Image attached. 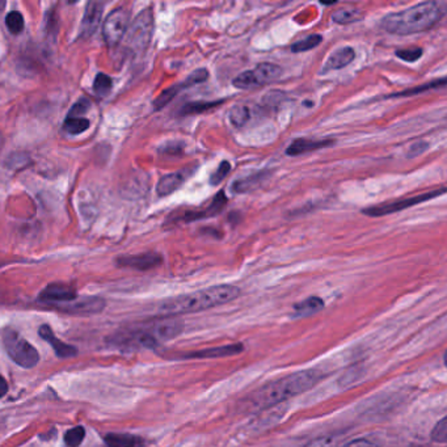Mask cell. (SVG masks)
I'll return each mask as SVG.
<instances>
[{"mask_svg":"<svg viewBox=\"0 0 447 447\" xmlns=\"http://www.w3.org/2000/svg\"><path fill=\"white\" fill-rule=\"evenodd\" d=\"M423 50L421 48H411V49H401V50H396V56L408 62V64H415L417 62L421 56H423Z\"/></svg>","mask_w":447,"mask_h":447,"instance_id":"836d02e7","label":"cell"},{"mask_svg":"<svg viewBox=\"0 0 447 447\" xmlns=\"http://www.w3.org/2000/svg\"><path fill=\"white\" fill-rule=\"evenodd\" d=\"M224 104V100L218 101H196V103H188L180 109L181 116H193V114H201V113L209 112L214 109L216 106Z\"/></svg>","mask_w":447,"mask_h":447,"instance_id":"603a6c76","label":"cell"},{"mask_svg":"<svg viewBox=\"0 0 447 447\" xmlns=\"http://www.w3.org/2000/svg\"><path fill=\"white\" fill-rule=\"evenodd\" d=\"M1 340L4 349L9 353V357L19 366L24 368H32L39 363L40 354L36 348L28 343L25 338L17 333L15 329L6 328L1 332Z\"/></svg>","mask_w":447,"mask_h":447,"instance_id":"277c9868","label":"cell"},{"mask_svg":"<svg viewBox=\"0 0 447 447\" xmlns=\"http://www.w3.org/2000/svg\"><path fill=\"white\" fill-rule=\"evenodd\" d=\"M228 119L235 128H243L251 119V109L247 105H235L230 111Z\"/></svg>","mask_w":447,"mask_h":447,"instance_id":"484cf974","label":"cell"},{"mask_svg":"<svg viewBox=\"0 0 447 447\" xmlns=\"http://www.w3.org/2000/svg\"><path fill=\"white\" fill-rule=\"evenodd\" d=\"M244 349V346L241 343H230V345H222V346H214V348H208V349H202V351H193L189 353H184L181 356V358L185 360H191V358H222V357H231L235 354H239Z\"/></svg>","mask_w":447,"mask_h":447,"instance_id":"4fadbf2b","label":"cell"},{"mask_svg":"<svg viewBox=\"0 0 447 447\" xmlns=\"http://www.w3.org/2000/svg\"><path fill=\"white\" fill-rule=\"evenodd\" d=\"M332 144H335L333 139L316 141V139H308V138H298L296 141H293L288 149H286V155H288V156H298V155H303V154H307V152L326 149V147H329Z\"/></svg>","mask_w":447,"mask_h":447,"instance_id":"2e32d148","label":"cell"},{"mask_svg":"<svg viewBox=\"0 0 447 447\" xmlns=\"http://www.w3.org/2000/svg\"><path fill=\"white\" fill-rule=\"evenodd\" d=\"M76 290L64 285V283H50L49 286L41 291L39 301L46 304H54V306H62L64 303H70L76 299Z\"/></svg>","mask_w":447,"mask_h":447,"instance_id":"8fae6325","label":"cell"},{"mask_svg":"<svg viewBox=\"0 0 447 447\" xmlns=\"http://www.w3.org/2000/svg\"><path fill=\"white\" fill-rule=\"evenodd\" d=\"M69 306H61L58 308L72 313H95L104 308L105 302L100 298H86L81 301H72Z\"/></svg>","mask_w":447,"mask_h":447,"instance_id":"d6986e66","label":"cell"},{"mask_svg":"<svg viewBox=\"0 0 447 447\" xmlns=\"http://www.w3.org/2000/svg\"><path fill=\"white\" fill-rule=\"evenodd\" d=\"M348 443V439L343 434H331L312 439L304 447H343Z\"/></svg>","mask_w":447,"mask_h":447,"instance_id":"d4e9b609","label":"cell"},{"mask_svg":"<svg viewBox=\"0 0 447 447\" xmlns=\"http://www.w3.org/2000/svg\"><path fill=\"white\" fill-rule=\"evenodd\" d=\"M343 447H379L374 442L366 438H357L353 441H348V443Z\"/></svg>","mask_w":447,"mask_h":447,"instance_id":"74e56055","label":"cell"},{"mask_svg":"<svg viewBox=\"0 0 447 447\" xmlns=\"http://www.w3.org/2000/svg\"><path fill=\"white\" fill-rule=\"evenodd\" d=\"M7 392H9V384L6 382V379L0 376V398H3Z\"/></svg>","mask_w":447,"mask_h":447,"instance_id":"f35d334b","label":"cell"},{"mask_svg":"<svg viewBox=\"0 0 447 447\" xmlns=\"http://www.w3.org/2000/svg\"><path fill=\"white\" fill-rule=\"evenodd\" d=\"M446 193L445 186L439 188V189H434L431 192L421 193V194H417L413 197H407V199H401V200L392 201V202H387V204H379V205H374V206H370V208L362 209V214L368 216H390L393 213H399L403 211L406 209L412 208L416 205H420L423 202H428V201L434 200L436 197L439 196H443Z\"/></svg>","mask_w":447,"mask_h":447,"instance_id":"8992f818","label":"cell"},{"mask_svg":"<svg viewBox=\"0 0 447 447\" xmlns=\"http://www.w3.org/2000/svg\"><path fill=\"white\" fill-rule=\"evenodd\" d=\"M227 204V199L224 196V191L216 194V197L211 201V204L208 208L204 210H191V211H185L179 216H174L171 222H194V221H200L204 218H211V216H218L222 213L224 206Z\"/></svg>","mask_w":447,"mask_h":447,"instance_id":"30bf717a","label":"cell"},{"mask_svg":"<svg viewBox=\"0 0 447 447\" xmlns=\"http://www.w3.org/2000/svg\"><path fill=\"white\" fill-rule=\"evenodd\" d=\"M39 333H40L41 337H42L45 341H48V343H50V346L54 349L58 357H61V358H69V357H74V356L76 354V348H74V346L69 345V343H62V341L53 333L51 328L49 327V326H42V327L40 328V331H39Z\"/></svg>","mask_w":447,"mask_h":447,"instance_id":"ac0fdd59","label":"cell"},{"mask_svg":"<svg viewBox=\"0 0 447 447\" xmlns=\"http://www.w3.org/2000/svg\"><path fill=\"white\" fill-rule=\"evenodd\" d=\"M86 437V431L83 426L72 428L64 434V442L69 447H79Z\"/></svg>","mask_w":447,"mask_h":447,"instance_id":"4dcf8cb0","label":"cell"},{"mask_svg":"<svg viewBox=\"0 0 447 447\" xmlns=\"http://www.w3.org/2000/svg\"><path fill=\"white\" fill-rule=\"evenodd\" d=\"M104 3L101 1H89L86 9V14L81 21L80 26V34L81 37H91L94 33L96 32L97 26L100 24L101 15H103Z\"/></svg>","mask_w":447,"mask_h":447,"instance_id":"9a60e30c","label":"cell"},{"mask_svg":"<svg viewBox=\"0 0 447 447\" xmlns=\"http://www.w3.org/2000/svg\"><path fill=\"white\" fill-rule=\"evenodd\" d=\"M431 439L437 443H446L447 442V423L446 417L439 420L434 429L431 431Z\"/></svg>","mask_w":447,"mask_h":447,"instance_id":"e575fe53","label":"cell"},{"mask_svg":"<svg viewBox=\"0 0 447 447\" xmlns=\"http://www.w3.org/2000/svg\"><path fill=\"white\" fill-rule=\"evenodd\" d=\"M362 17V12L360 9H337L332 14V20L336 24H351L358 21Z\"/></svg>","mask_w":447,"mask_h":447,"instance_id":"4316f807","label":"cell"},{"mask_svg":"<svg viewBox=\"0 0 447 447\" xmlns=\"http://www.w3.org/2000/svg\"><path fill=\"white\" fill-rule=\"evenodd\" d=\"M282 75V69L274 64H257L255 69L241 72L235 79L232 80L233 87L238 89H255V88L268 86L273 81L278 80Z\"/></svg>","mask_w":447,"mask_h":447,"instance_id":"5b68a950","label":"cell"},{"mask_svg":"<svg viewBox=\"0 0 447 447\" xmlns=\"http://www.w3.org/2000/svg\"><path fill=\"white\" fill-rule=\"evenodd\" d=\"M321 41H323V37L320 34H311L303 40L296 41L290 49L293 53H304V51H310L312 49L318 48Z\"/></svg>","mask_w":447,"mask_h":447,"instance_id":"83f0119b","label":"cell"},{"mask_svg":"<svg viewBox=\"0 0 447 447\" xmlns=\"http://www.w3.org/2000/svg\"><path fill=\"white\" fill-rule=\"evenodd\" d=\"M240 296V288L233 285H218L202 288L194 293L171 298L160 304V312L164 315H183L205 311L214 307L230 303Z\"/></svg>","mask_w":447,"mask_h":447,"instance_id":"3957f363","label":"cell"},{"mask_svg":"<svg viewBox=\"0 0 447 447\" xmlns=\"http://www.w3.org/2000/svg\"><path fill=\"white\" fill-rule=\"evenodd\" d=\"M152 28L154 17L151 9H144V12L136 17L128 31L129 45L134 50H144L151 40Z\"/></svg>","mask_w":447,"mask_h":447,"instance_id":"ba28073f","label":"cell"},{"mask_svg":"<svg viewBox=\"0 0 447 447\" xmlns=\"http://www.w3.org/2000/svg\"><path fill=\"white\" fill-rule=\"evenodd\" d=\"M106 447H144V441L133 434H116L109 433L105 436Z\"/></svg>","mask_w":447,"mask_h":447,"instance_id":"44dd1931","label":"cell"},{"mask_svg":"<svg viewBox=\"0 0 447 447\" xmlns=\"http://www.w3.org/2000/svg\"><path fill=\"white\" fill-rule=\"evenodd\" d=\"M428 142H425V141H417L416 144H412L411 147H409V151L407 152L408 158H416V156H418V155H421L423 151H426L428 150Z\"/></svg>","mask_w":447,"mask_h":447,"instance_id":"8d00e7d4","label":"cell"},{"mask_svg":"<svg viewBox=\"0 0 447 447\" xmlns=\"http://www.w3.org/2000/svg\"><path fill=\"white\" fill-rule=\"evenodd\" d=\"M446 86V78H441V79L433 80L431 83H425L421 86H417V87L409 88L406 91H401L398 94H392L391 96H387L386 99H395V97H408L415 96V95H420L423 92L426 91H431V89H436V88H442Z\"/></svg>","mask_w":447,"mask_h":447,"instance_id":"7402d4cb","label":"cell"},{"mask_svg":"<svg viewBox=\"0 0 447 447\" xmlns=\"http://www.w3.org/2000/svg\"><path fill=\"white\" fill-rule=\"evenodd\" d=\"M89 128V121L83 117H67L64 121V129L71 136H78Z\"/></svg>","mask_w":447,"mask_h":447,"instance_id":"f1b7e54d","label":"cell"},{"mask_svg":"<svg viewBox=\"0 0 447 447\" xmlns=\"http://www.w3.org/2000/svg\"><path fill=\"white\" fill-rule=\"evenodd\" d=\"M113 87V81L108 75H105L103 72L97 74L96 79H95V84H94V89L96 92L97 95L100 96H105L111 92V89Z\"/></svg>","mask_w":447,"mask_h":447,"instance_id":"1f68e13d","label":"cell"},{"mask_svg":"<svg viewBox=\"0 0 447 447\" xmlns=\"http://www.w3.org/2000/svg\"><path fill=\"white\" fill-rule=\"evenodd\" d=\"M263 180H265V172H260V174L249 176L246 179H241V180H238L232 184V192L247 193L249 191H253Z\"/></svg>","mask_w":447,"mask_h":447,"instance_id":"cb8c5ba5","label":"cell"},{"mask_svg":"<svg viewBox=\"0 0 447 447\" xmlns=\"http://www.w3.org/2000/svg\"><path fill=\"white\" fill-rule=\"evenodd\" d=\"M321 379L323 374L318 370L296 371L256 390L248 399V407L258 411L268 409L311 390Z\"/></svg>","mask_w":447,"mask_h":447,"instance_id":"6da1fadb","label":"cell"},{"mask_svg":"<svg viewBox=\"0 0 447 447\" xmlns=\"http://www.w3.org/2000/svg\"><path fill=\"white\" fill-rule=\"evenodd\" d=\"M445 3L436 0L423 1L409 9L386 15L381 21V26L386 32L398 36L426 32L438 24L445 15Z\"/></svg>","mask_w":447,"mask_h":447,"instance_id":"7a4b0ae2","label":"cell"},{"mask_svg":"<svg viewBox=\"0 0 447 447\" xmlns=\"http://www.w3.org/2000/svg\"><path fill=\"white\" fill-rule=\"evenodd\" d=\"M120 266H126L136 271H150L161 263V256L154 252L142 253V255L124 256L117 258Z\"/></svg>","mask_w":447,"mask_h":447,"instance_id":"5bb4252c","label":"cell"},{"mask_svg":"<svg viewBox=\"0 0 447 447\" xmlns=\"http://www.w3.org/2000/svg\"><path fill=\"white\" fill-rule=\"evenodd\" d=\"M208 79L209 71L206 69H199V70L193 71L186 79L180 81V83H177V84L172 86V87L167 88L166 91H163V92L160 94L159 97L154 101V109H155V111L163 109V108H164L168 103H171L183 89L193 87V86L204 83V81H206Z\"/></svg>","mask_w":447,"mask_h":447,"instance_id":"9c48e42d","label":"cell"},{"mask_svg":"<svg viewBox=\"0 0 447 447\" xmlns=\"http://www.w3.org/2000/svg\"><path fill=\"white\" fill-rule=\"evenodd\" d=\"M129 11L124 7L113 9L112 12L106 16L103 26L104 40L108 46L114 48L120 44L125 34L128 32Z\"/></svg>","mask_w":447,"mask_h":447,"instance_id":"52a82bcc","label":"cell"},{"mask_svg":"<svg viewBox=\"0 0 447 447\" xmlns=\"http://www.w3.org/2000/svg\"><path fill=\"white\" fill-rule=\"evenodd\" d=\"M88 108H89V101L87 99H80L79 101L72 106L71 111L69 113V117H79L87 112Z\"/></svg>","mask_w":447,"mask_h":447,"instance_id":"d590c367","label":"cell"},{"mask_svg":"<svg viewBox=\"0 0 447 447\" xmlns=\"http://www.w3.org/2000/svg\"><path fill=\"white\" fill-rule=\"evenodd\" d=\"M6 25L12 34H19L24 29V17L20 12L12 11L6 17Z\"/></svg>","mask_w":447,"mask_h":447,"instance_id":"f546056e","label":"cell"},{"mask_svg":"<svg viewBox=\"0 0 447 447\" xmlns=\"http://www.w3.org/2000/svg\"><path fill=\"white\" fill-rule=\"evenodd\" d=\"M324 308V301L319 296H310L296 303L293 308V318H308Z\"/></svg>","mask_w":447,"mask_h":447,"instance_id":"ffe728a7","label":"cell"},{"mask_svg":"<svg viewBox=\"0 0 447 447\" xmlns=\"http://www.w3.org/2000/svg\"><path fill=\"white\" fill-rule=\"evenodd\" d=\"M354 58H356V51L351 46H343V48L337 49L328 58L327 62H326L323 70H321V74L341 70L343 67L349 66L354 61Z\"/></svg>","mask_w":447,"mask_h":447,"instance_id":"e0dca14e","label":"cell"},{"mask_svg":"<svg viewBox=\"0 0 447 447\" xmlns=\"http://www.w3.org/2000/svg\"><path fill=\"white\" fill-rule=\"evenodd\" d=\"M230 172H231V164H230V161L224 160V161L218 166V168H216V172H213L211 176H210V185L216 186V185L221 184Z\"/></svg>","mask_w":447,"mask_h":447,"instance_id":"d6a6232c","label":"cell"},{"mask_svg":"<svg viewBox=\"0 0 447 447\" xmlns=\"http://www.w3.org/2000/svg\"><path fill=\"white\" fill-rule=\"evenodd\" d=\"M193 172H194V168H183L169 175L163 176L156 186V192L160 197H166L175 193L188 181V179L193 175Z\"/></svg>","mask_w":447,"mask_h":447,"instance_id":"7c38bea8","label":"cell"}]
</instances>
